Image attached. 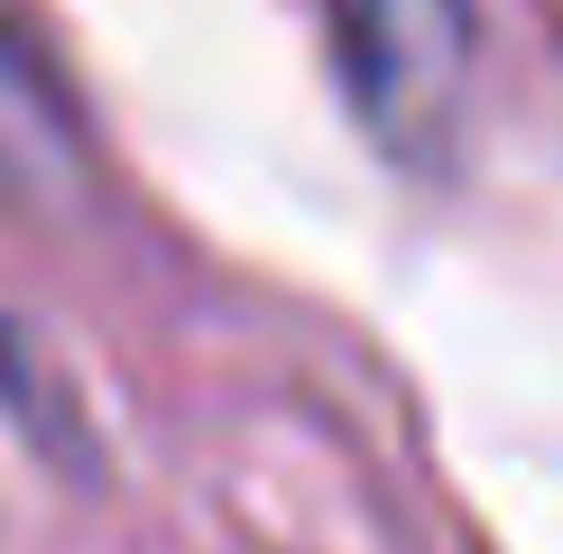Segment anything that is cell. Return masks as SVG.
Segmentation results:
<instances>
[{
	"instance_id": "7a4b0ae2",
	"label": "cell",
	"mask_w": 563,
	"mask_h": 554,
	"mask_svg": "<svg viewBox=\"0 0 563 554\" xmlns=\"http://www.w3.org/2000/svg\"><path fill=\"white\" fill-rule=\"evenodd\" d=\"M75 176H84V121H75V102H65L56 75H46L29 46H19V29L0 19V185L56 203Z\"/></svg>"
},
{
	"instance_id": "6da1fadb",
	"label": "cell",
	"mask_w": 563,
	"mask_h": 554,
	"mask_svg": "<svg viewBox=\"0 0 563 554\" xmlns=\"http://www.w3.org/2000/svg\"><path fill=\"white\" fill-rule=\"evenodd\" d=\"M342 92L388 157H443L472 102V0H323Z\"/></svg>"
}]
</instances>
